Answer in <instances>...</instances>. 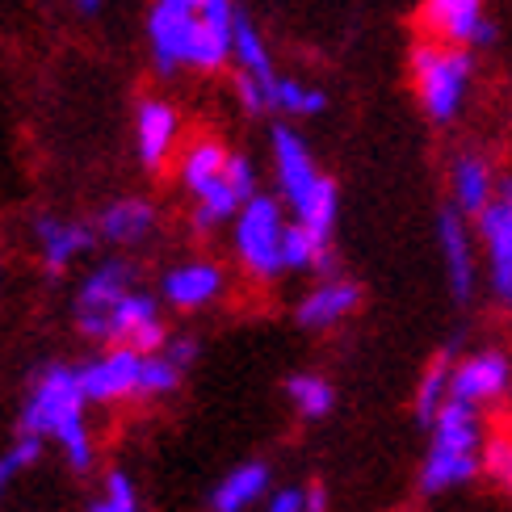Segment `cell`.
Listing matches in <instances>:
<instances>
[{"instance_id": "1", "label": "cell", "mask_w": 512, "mask_h": 512, "mask_svg": "<svg viewBox=\"0 0 512 512\" xmlns=\"http://www.w3.org/2000/svg\"><path fill=\"white\" fill-rule=\"evenodd\" d=\"M240 0H202L198 9H147V51L160 76L198 72L215 76L231 63V34H236Z\"/></svg>"}, {"instance_id": "2", "label": "cell", "mask_w": 512, "mask_h": 512, "mask_svg": "<svg viewBox=\"0 0 512 512\" xmlns=\"http://www.w3.org/2000/svg\"><path fill=\"white\" fill-rule=\"evenodd\" d=\"M89 395L80 387V370L51 361L42 366L21 403V433L38 441H55L63 462L76 475H89L97 466V437L89 429Z\"/></svg>"}, {"instance_id": "3", "label": "cell", "mask_w": 512, "mask_h": 512, "mask_svg": "<svg viewBox=\"0 0 512 512\" xmlns=\"http://www.w3.org/2000/svg\"><path fill=\"white\" fill-rule=\"evenodd\" d=\"M269 156H273L277 198L286 202L290 219L307 223L324 240H332L336 219H340V189H336V181L324 173V168H319L307 139L298 135L290 122H273Z\"/></svg>"}, {"instance_id": "4", "label": "cell", "mask_w": 512, "mask_h": 512, "mask_svg": "<svg viewBox=\"0 0 512 512\" xmlns=\"http://www.w3.org/2000/svg\"><path fill=\"white\" fill-rule=\"evenodd\" d=\"M408 72H412V93H416L424 118H429L433 126H450V122L462 118L466 101H471V89H475L471 47L441 42V38L429 34L412 47Z\"/></svg>"}, {"instance_id": "5", "label": "cell", "mask_w": 512, "mask_h": 512, "mask_svg": "<svg viewBox=\"0 0 512 512\" xmlns=\"http://www.w3.org/2000/svg\"><path fill=\"white\" fill-rule=\"evenodd\" d=\"M286 223H290V210L273 194H252L240 206V215L231 219V252H236L240 269L252 282H273V277L286 273L282 265Z\"/></svg>"}, {"instance_id": "6", "label": "cell", "mask_w": 512, "mask_h": 512, "mask_svg": "<svg viewBox=\"0 0 512 512\" xmlns=\"http://www.w3.org/2000/svg\"><path fill=\"white\" fill-rule=\"evenodd\" d=\"M80 336L93 340V345H131L139 353H156L168 345L173 332H168V319H164V298L135 286L101 319H93L89 328H80Z\"/></svg>"}, {"instance_id": "7", "label": "cell", "mask_w": 512, "mask_h": 512, "mask_svg": "<svg viewBox=\"0 0 512 512\" xmlns=\"http://www.w3.org/2000/svg\"><path fill=\"white\" fill-rule=\"evenodd\" d=\"M475 236L483 252V277L496 303L512 315V177H500L496 198L475 219Z\"/></svg>"}, {"instance_id": "8", "label": "cell", "mask_w": 512, "mask_h": 512, "mask_svg": "<svg viewBox=\"0 0 512 512\" xmlns=\"http://www.w3.org/2000/svg\"><path fill=\"white\" fill-rule=\"evenodd\" d=\"M437 256H441V277L458 303H471L479 290V236H475V219L462 215L458 206L445 202L437 210Z\"/></svg>"}, {"instance_id": "9", "label": "cell", "mask_w": 512, "mask_h": 512, "mask_svg": "<svg viewBox=\"0 0 512 512\" xmlns=\"http://www.w3.org/2000/svg\"><path fill=\"white\" fill-rule=\"evenodd\" d=\"M252 194H261V177H256L252 156L236 152L227 164V173L215 185H206L198 198H189V227H194L198 236H215V231L231 227V219L240 215V206Z\"/></svg>"}, {"instance_id": "10", "label": "cell", "mask_w": 512, "mask_h": 512, "mask_svg": "<svg viewBox=\"0 0 512 512\" xmlns=\"http://www.w3.org/2000/svg\"><path fill=\"white\" fill-rule=\"evenodd\" d=\"M181 110L168 97L147 93L135 101V122H131V135H135V160L147 168V173H164L168 164L177 160L181 152Z\"/></svg>"}, {"instance_id": "11", "label": "cell", "mask_w": 512, "mask_h": 512, "mask_svg": "<svg viewBox=\"0 0 512 512\" xmlns=\"http://www.w3.org/2000/svg\"><path fill=\"white\" fill-rule=\"evenodd\" d=\"M143 357L131 345H101L97 357H89L80 370V387L89 395V403L114 408V403L139 399V378H143Z\"/></svg>"}, {"instance_id": "12", "label": "cell", "mask_w": 512, "mask_h": 512, "mask_svg": "<svg viewBox=\"0 0 512 512\" xmlns=\"http://www.w3.org/2000/svg\"><path fill=\"white\" fill-rule=\"evenodd\" d=\"M227 269L215 261V256H185L173 269H164L160 277V298L164 307H173L181 315H194L215 307L219 298L227 294Z\"/></svg>"}, {"instance_id": "13", "label": "cell", "mask_w": 512, "mask_h": 512, "mask_svg": "<svg viewBox=\"0 0 512 512\" xmlns=\"http://www.w3.org/2000/svg\"><path fill=\"white\" fill-rule=\"evenodd\" d=\"M30 240H34V252H38V261L42 269H47L51 277L59 273H68L76 261H84L97 244V223H84V219H68V215H34L30 223Z\"/></svg>"}, {"instance_id": "14", "label": "cell", "mask_w": 512, "mask_h": 512, "mask_svg": "<svg viewBox=\"0 0 512 512\" xmlns=\"http://www.w3.org/2000/svg\"><path fill=\"white\" fill-rule=\"evenodd\" d=\"M366 303V290H361L353 277L345 273H319V282L294 303V324L307 332H332L345 319H353Z\"/></svg>"}, {"instance_id": "15", "label": "cell", "mask_w": 512, "mask_h": 512, "mask_svg": "<svg viewBox=\"0 0 512 512\" xmlns=\"http://www.w3.org/2000/svg\"><path fill=\"white\" fill-rule=\"evenodd\" d=\"M450 391L462 403H475V408H492L512 391V357L496 345L475 349L466 357H454V378Z\"/></svg>"}, {"instance_id": "16", "label": "cell", "mask_w": 512, "mask_h": 512, "mask_svg": "<svg viewBox=\"0 0 512 512\" xmlns=\"http://www.w3.org/2000/svg\"><path fill=\"white\" fill-rule=\"evenodd\" d=\"M424 30L458 47H492L496 21L487 17V0H424Z\"/></svg>"}, {"instance_id": "17", "label": "cell", "mask_w": 512, "mask_h": 512, "mask_svg": "<svg viewBox=\"0 0 512 512\" xmlns=\"http://www.w3.org/2000/svg\"><path fill=\"white\" fill-rule=\"evenodd\" d=\"M126 290H135V265L126 256H105L89 273L80 277L76 298H72V315H76V332L89 328L93 319H101Z\"/></svg>"}, {"instance_id": "18", "label": "cell", "mask_w": 512, "mask_h": 512, "mask_svg": "<svg viewBox=\"0 0 512 512\" xmlns=\"http://www.w3.org/2000/svg\"><path fill=\"white\" fill-rule=\"evenodd\" d=\"M97 236L110 244V248H143V244H152L156 240V231H160V210L156 202H147L139 194H122L114 202H105L97 210Z\"/></svg>"}, {"instance_id": "19", "label": "cell", "mask_w": 512, "mask_h": 512, "mask_svg": "<svg viewBox=\"0 0 512 512\" xmlns=\"http://www.w3.org/2000/svg\"><path fill=\"white\" fill-rule=\"evenodd\" d=\"M445 189H450V206H458L462 215L479 219L487 202L496 198L500 189V173L487 152H479V147H466V152H458L450 160V168H445Z\"/></svg>"}, {"instance_id": "20", "label": "cell", "mask_w": 512, "mask_h": 512, "mask_svg": "<svg viewBox=\"0 0 512 512\" xmlns=\"http://www.w3.org/2000/svg\"><path fill=\"white\" fill-rule=\"evenodd\" d=\"M231 147L219 139V135H194L189 143H181V152H177V185H181V194L185 198H198L206 185H215L223 173H227V164H231Z\"/></svg>"}, {"instance_id": "21", "label": "cell", "mask_w": 512, "mask_h": 512, "mask_svg": "<svg viewBox=\"0 0 512 512\" xmlns=\"http://www.w3.org/2000/svg\"><path fill=\"white\" fill-rule=\"evenodd\" d=\"M273 492V471L269 462L248 458L210 487V512H252L256 504H265V496Z\"/></svg>"}, {"instance_id": "22", "label": "cell", "mask_w": 512, "mask_h": 512, "mask_svg": "<svg viewBox=\"0 0 512 512\" xmlns=\"http://www.w3.org/2000/svg\"><path fill=\"white\" fill-rule=\"evenodd\" d=\"M479 475H483V454L429 445V450H424V462H420V492L445 496V492H458V487H471Z\"/></svg>"}, {"instance_id": "23", "label": "cell", "mask_w": 512, "mask_h": 512, "mask_svg": "<svg viewBox=\"0 0 512 512\" xmlns=\"http://www.w3.org/2000/svg\"><path fill=\"white\" fill-rule=\"evenodd\" d=\"M336 382L328 374H315V370H298L286 378V403H290V412L298 420H307V424H319V420H328L332 408H336Z\"/></svg>"}, {"instance_id": "24", "label": "cell", "mask_w": 512, "mask_h": 512, "mask_svg": "<svg viewBox=\"0 0 512 512\" xmlns=\"http://www.w3.org/2000/svg\"><path fill=\"white\" fill-rule=\"evenodd\" d=\"M282 265H286V273H332V240H324L307 223L290 219L286 244H282Z\"/></svg>"}, {"instance_id": "25", "label": "cell", "mask_w": 512, "mask_h": 512, "mask_svg": "<svg viewBox=\"0 0 512 512\" xmlns=\"http://www.w3.org/2000/svg\"><path fill=\"white\" fill-rule=\"evenodd\" d=\"M328 110V93L315 89V84L298 80V76H282L273 80V97H269V114L286 118V122H303V118H319Z\"/></svg>"}, {"instance_id": "26", "label": "cell", "mask_w": 512, "mask_h": 512, "mask_svg": "<svg viewBox=\"0 0 512 512\" xmlns=\"http://www.w3.org/2000/svg\"><path fill=\"white\" fill-rule=\"evenodd\" d=\"M450 378H454V353L445 349V353H437V357L429 361V366H424L416 391H412V412H416V420L424 424V429H429V420L454 399Z\"/></svg>"}, {"instance_id": "27", "label": "cell", "mask_w": 512, "mask_h": 512, "mask_svg": "<svg viewBox=\"0 0 512 512\" xmlns=\"http://www.w3.org/2000/svg\"><path fill=\"white\" fill-rule=\"evenodd\" d=\"M185 361H177L173 353L156 349V353H147L143 357V378H139V403H160V399H173L181 391V382H185Z\"/></svg>"}, {"instance_id": "28", "label": "cell", "mask_w": 512, "mask_h": 512, "mask_svg": "<svg viewBox=\"0 0 512 512\" xmlns=\"http://www.w3.org/2000/svg\"><path fill=\"white\" fill-rule=\"evenodd\" d=\"M84 512H143V500H139V487L126 471H110L101 483V492L89 500Z\"/></svg>"}, {"instance_id": "29", "label": "cell", "mask_w": 512, "mask_h": 512, "mask_svg": "<svg viewBox=\"0 0 512 512\" xmlns=\"http://www.w3.org/2000/svg\"><path fill=\"white\" fill-rule=\"evenodd\" d=\"M261 512H328V487L307 483V487H277V492L265 496Z\"/></svg>"}, {"instance_id": "30", "label": "cell", "mask_w": 512, "mask_h": 512, "mask_svg": "<svg viewBox=\"0 0 512 512\" xmlns=\"http://www.w3.org/2000/svg\"><path fill=\"white\" fill-rule=\"evenodd\" d=\"M42 445H47V441H38V437H26V433H21V437L9 445V450L0 454V504H5V496L13 492V483L42 458Z\"/></svg>"}, {"instance_id": "31", "label": "cell", "mask_w": 512, "mask_h": 512, "mask_svg": "<svg viewBox=\"0 0 512 512\" xmlns=\"http://www.w3.org/2000/svg\"><path fill=\"white\" fill-rule=\"evenodd\" d=\"M483 475H492V483L512 500V437H492V441H487Z\"/></svg>"}, {"instance_id": "32", "label": "cell", "mask_w": 512, "mask_h": 512, "mask_svg": "<svg viewBox=\"0 0 512 512\" xmlns=\"http://www.w3.org/2000/svg\"><path fill=\"white\" fill-rule=\"evenodd\" d=\"M156 5H168V9H198L202 0H156Z\"/></svg>"}, {"instance_id": "33", "label": "cell", "mask_w": 512, "mask_h": 512, "mask_svg": "<svg viewBox=\"0 0 512 512\" xmlns=\"http://www.w3.org/2000/svg\"><path fill=\"white\" fill-rule=\"evenodd\" d=\"M105 5V0H76V9H84V13H97Z\"/></svg>"}]
</instances>
